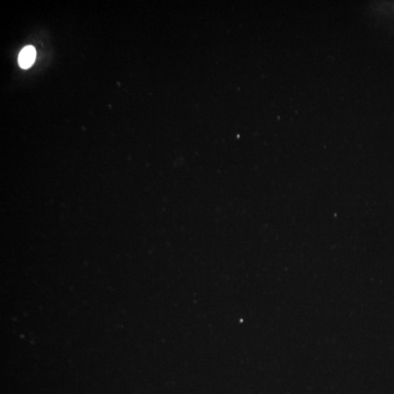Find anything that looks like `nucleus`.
Listing matches in <instances>:
<instances>
[{"instance_id":"nucleus-1","label":"nucleus","mask_w":394,"mask_h":394,"mask_svg":"<svg viewBox=\"0 0 394 394\" xmlns=\"http://www.w3.org/2000/svg\"><path fill=\"white\" fill-rule=\"evenodd\" d=\"M36 59V50L32 46H26L19 53V65L22 69H28L33 65Z\"/></svg>"}]
</instances>
